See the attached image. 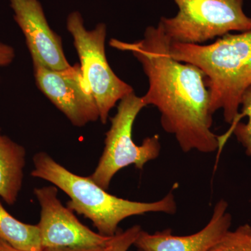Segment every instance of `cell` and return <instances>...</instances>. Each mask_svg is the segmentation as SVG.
<instances>
[{"mask_svg":"<svg viewBox=\"0 0 251 251\" xmlns=\"http://www.w3.org/2000/svg\"><path fill=\"white\" fill-rule=\"evenodd\" d=\"M109 44L131 52L141 64L149 82L148 92L141 97L143 102L158 109L163 130L174 135L184 152L218 151L205 75L196 66L171 57V41L159 23L147 27L141 40L126 43L112 39Z\"/></svg>","mask_w":251,"mask_h":251,"instance_id":"obj_1","label":"cell"},{"mask_svg":"<svg viewBox=\"0 0 251 251\" xmlns=\"http://www.w3.org/2000/svg\"><path fill=\"white\" fill-rule=\"evenodd\" d=\"M170 54L202 71L211 113L222 110L226 123L235 122L243 94L251 85V30L229 33L208 45L171 43Z\"/></svg>","mask_w":251,"mask_h":251,"instance_id":"obj_2","label":"cell"},{"mask_svg":"<svg viewBox=\"0 0 251 251\" xmlns=\"http://www.w3.org/2000/svg\"><path fill=\"white\" fill-rule=\"evenodd\" d=\"M33 162L31 176L49 181L64 191L70 198L67 207L90 219L102 235L116 234L120 230L119 224L130 216L150 212L174 214L177 209L173 191L156 202L130 201L110 194L90 176H79L68 171L48 153H36Z\"/></svg>","mask_w":251,"mask_h":251,"instance_id":"obj_3","label":"cell"},{"mask_svg":"<svg viewBox=\"0 0 251 251\" xmlns=\"http://www.w3.org/2000/svg\"><path fill=\"white\" fill-rule=\"evenodd\" d=\"M174 17H161L159 24L171 43L202 44L229 34L251 30V18L244 0H173Z\"/></svg>","mask_w":251,"mask_h":251,"instance_id":"obj_4","label":"cell"},{"mask_svg":"<svg viewBox=\"0 0 251 251\" xmlns=\"http://www.w3.org/2000/svg\"><path fill=\"white\" fill-rule=\"evenodd\" d=\"M145 107L142 97L133 92L120 100L117 113L110 119L111 125L105 134L103 152L90 176L106 191L120 170L130 165L142 170L149 161L159 156L161 146L158 135L145 138L140 145H136L132 138L135 119Z\"/></svg>","mask_w":251,"mask_h":251,"instance_id":"obj_5","label":"cell"},{"mask_svg":"<svg viewBox=\"0 0 251 251\" xmlns=\"http://www.w3.org/2000/svg\"><path fill=\"white\" fill-rule=\"evenodd\" d=\"M67 28L74 38L81 70L98 107L99 119L105 124L117 102L134 90L117 76L109 65L105 49L107 27L104 23L87 30L82 15L73 11L68 16Z\"/></svg>","mask_w":251,"mask_h":251,"instance_id":"obj_6","label":"cell"},{"mask_svg":"<svg viewBox=\"0 0 251 251\" xmlns=\"http://www.w3.org/2000/svg\"><path fill=\"white\" fill-rule=\"evenodd\" d=\"M39 90L76 126L99 119V112L80 64L64 70H52L32 61Z\"/></svg>","mask_w":251,"mask_h":251,"instance_id":"obj_7","label":"cell"},{"mask_svg":"<svg viewBox=\"0 0 251 251\" xmlns=\"http://www.w3.org/2000/svg\"><path fill=\"white\" fill-rule=\"evenodd\" d=\"M34 193L41 209L37 224L41 249L99 247L113 237L97 233L82 224L74 211L63 205L55 186L34 188Z\"/></svg>","mask_w":251,"mask_h":251,"instance_id":"obj_8","label":"cell"},{"mask_svg":"<svg viewBox=\"0 0 251 251\" xmlns=\"http://www.w3.org/2000/svg\"><path fill=\"white\" fill-rule=\"evenodd\" d=\"M14 20L21 28L32 61L52 70L70 67L63 50L62 38L50 27L39 0H10Z\"/></svg>","mask_w":251,"mask_h":251,"instance_id":"obj_9","label":"cell"},{"mask_svg":"<svg viewBox=\"0 0 251 251\" xmlns=\"http://www.w3.org/2000/svg\"><path fill=\"white\" fill-rule=\"evenodd\" d=\"M224 200L216 202L208 224L199 232L176 236L171 229L150 234L142 229L134 244L138 251H206L230 229L232 216Z\"/></svg>","mask_w":251,"mask_h":251,"instance_id":"obj_10","label":"cell"},{"mask_svg":"<svg viewBox=\"0 0 251 251\" xmlns=\"http://www.w3.org/2000/svg\"><path fill=\"white\" fill-rule=\"evenodd\" d=\"M26 151L0 129V197L12 205L23 186Z\"/></svg>","mask_w":251,"mask_h":251,"instance_id":"obj_11","label":"cell"},{"mask_svg":"<svg viewBox=\"0 0 251 251\" xmlns=\"http://www.w3.org/2000/svg\"><path fill=\"white\" fill-rule=\"evenodd\" d=\"M0 239L11 247L23 251H41L37 225L18 221L5 209L0 202Z\"/></svg>","mask_w":251,"mask_h":251,"instance_id":"obj_12","label":"cell"},{"mask_svg":"<svg viewBox=\"0 0 251 251\" xmlns=\"http://www.w3.org/2000/svg\"><path fill=\"white\" fill-rule=\"evenodd\" d=\"M232 134L242 144L248 156L251 157V85L243 94L239 117L225 134L218 136L219 152Z\"/></svg>","mask_w":251,"mask_h":251,"instance_id":"obj_13","label":"cell"},{"mask_svg":"<svg viewBox=\"0 0 251 251\" xmlns=\"http://www.w3.org/2000/svg\"><path fill=\"white\" fill-rule=\"evenodd\" d=\"M142 230L140 226H134L123 231L120 229L116 234L107 244L99 247L90 248H64V249H46L41 251H128L133 246L138 234Z\"/></svg>","mask_w":251,"mask_h":251,"instance_id":"obj_14","label":"cell"},{"mask_svg":"<svg viewBox=\"0 0 251 251\" xmlns=\"http://www.w3.org/2000/svg\"><path fill=\"white\" fill-rule=\"evenodd\" d=\"M206 251H251V226L247 224L229 229Z\"/></svg>","mask_w":251,"mask_h":251,"instance_id":"obj_15","label":"cell"},{"mask_svg":"<svg viewBox=\"0 0 251 251\" xmlns=\"http://www.w3.org/2000/svg\"><path fill=\"white\" fill-rule=\"evenodd\" d=\"M14 49L7 44L0 43V67H6L14 61Z\"/></svg>","mask_w":251,"mask_h":251,"instance_id":"obj_16","label":"cell"},{"mask_svg":"<svg viewBox=\"0 0 251 251\" xmlns=\"http://www.w3.org/2000/svg\"><path fill=\"white\" fill-rule=\"evenodd\" d=\"M0 251H23L18 250L5 242L4 241L0 239Z\"/></svg>","mask_w":251,"mask_h":251,"instance_id":"obj_17","label":"cell"}]
</instances>
